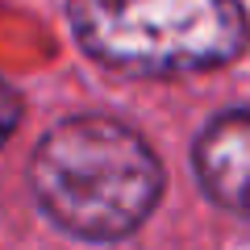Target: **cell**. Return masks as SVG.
I'll return each mask as SVG.
<instances>
[{
	"label": "cell",
	"mask_w": 250,
	"mask_h": 250,
	"mask_svg": "<svg viewBox=\"0 0 250 250\" xmlns=\"http://www.w3.org/2000/svg\"><path fill=\"white\" fill-rule=\"evenodd\" d=\"M29 184L62 229L108 242L150 217L163 192V167L129 125L71 117L38 142Z\"/></svg>",
	"instance_id": "obj_1"
},
{
	"label": "cell",
	"mask_w": 250,
	"mask_h": 250,
	"mask_svg": "<svg viewBox=\"0 0 250 250\" xmlns=\"http://www.w3.org/2000/svg\"><path fill=\"white\" fill-rule=\"evenodd\" d=\"M80 46L125 75L208 71L246 50L242 0H71Z\"/></svg>",
	"instance_id": "obj_2"
},
{
	"label": "cell",
	"mask_w": 250,
	"mask_h": 250,
	"mask_svg": "<svg viewBox=\"0 0 250 250\" xmlns=\"http://www.w3.org/2000/svg\"><path fill=\"white\" fill-rule=\"evenodd\" d=\"M196 175L229 213L250 217V113H225L196 138Z\"/></svg>",
	"instance_id": "obj_3"
},
{
	"label": "cell",
	"mask_w": 250,
	"mask_h": 250,
	"mask_svg": "<svg viewBox=\"0 0 250 250\" xmlns=\"http://www.w3.org/2000/svg\"><path fill=\"white\" fill-rule=\"evenodd\" d=\"M17 121H21V96H17V92H13L4 80H0V146L13 138Z\"/></svg>",
	"instance_id": "obj_4"
}]
</instances>
